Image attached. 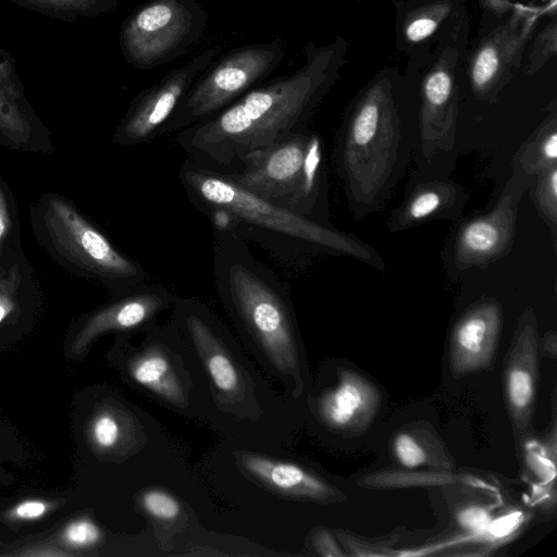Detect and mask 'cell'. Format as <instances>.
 Returning <instances> with one entry per match:
<instances>
[{"instance_id": "obj_3", "label": "cell", "mask_w": 557, "mask_h": 557, "mask_svg": "<svg viewBox=\"0 0 557 557\" xmlns=\"http://www.w3.org/2000/svg\"><path fill=\"white\" fill-rule=\"evenodd\" d=\"M178 180L212 228L227 230L258 244L286 270L299 268L302 260L320 252L348 255L383 268L375 251L363 243L251 193L224 170L187 159Z\"/></svg>"}, {"instance_id": "obj_33", "label": "cell", "mask_w": 557, "mask_h": 557, "mask_svg": "<svg viewBox=\"0 0 557 557\" xmlns=\"http://www.w3.org/2000/svg\"><path fill=\"white\" fill-rule=\"evenodd\" d=\"M62 537L66 544L84 548L98 543L101 539V531L91 520L78 519L66 525Z\"/></svg>"}, {"instance_id": "obj_17", "label": "cell", "mask_w": 557, "mask_h": 557, "mask_svg": "<svg viewBox=\"0 0 557 557\" xmlns=\"http://www.w3.org/2000/svg\"><path fill=\"white\" fill-rule=\"evenodd\" d=\"M381 401V391L370 379L351 369L338 368L336 383L311 399V409L329 430L357 434L372 423Z\"/></svg>"}, {"instance_id": "obj_15", "label": "cell", "mask_w": 557, "mask_h": 557, "mask_svg": "<svg viewBox=\"0 0 557 557\" xmlns=\"http://www.w3.org/2000/svg\"><path fill=\"white\" fill-rule=\"evenodd\" d=\"M177 295L160 283L147 282L119 293L117 298L95 311L78 332L73 348L83 351L98 336L109 332H143L172 309Z\"/></svg>"}, {"instance_id": "obj_7", "label": "cell", "mask_w": 557, "mask_h": 557, "mask_svg": "<svg viewBox=\"0 0 557 557\" xmlns=\"http://www.w3.org/2000/svg\"><path fill=\"white\" fill-rule=\"evenodd\" d=\"M286 53L281 38L235 48L212 62L195 81L164 125L161 135L178 133L216 114L262 84Z\"/></svg>"}, {"instance_id": "obj_20", "label": "cell", "mask_w": 557, "mask_h": 557, "mask_svg": "<svg viewBox=\"0 0 557 557\" xmlns=\"http://www.w3.org/2000/svg\"><path fill=\"white\" fill-rule=\"evenodd\" d=\"M35 115L11 54L0 47V136L16 146L33 136Z\"/></svg>"}, {"instance_id": "obj_6", "label": "cell", "mask_w": 557, "mask_h": 557, "mask_svg": "<svg viewBox=\"0 0 557 557\" xmlns=\"http://www.w3.org/2000/svg\"><path fill=\"white\" fill-rule=\"evenodd\" d=\"M322 157L320 137L305 128L221 170L251 193L318 221Z\"/></svg>"}, {"instance_id": "obj_21", "label": "cell", "mask_w": 557, "mask_h": 557, "mask_svg": "<svg viewBox=\"0 0 557 557\" xmlns=\"http://www.w3.org/2000/svg\"><path fill=\"white\" fill-rule=\"evenodd\" d=\"M465 194L451 183L434 181L417 186L391 220L393 230H404L429 220L451 215L462 207Z\"/></svg>"}, {"instance_id": "obj_19", "label": "cell", "mask_w": 557, "mask_h": 557, "mask_svg": "<svg viewBox=\"0 0 557 557\" xmlns=\"http://www.w3.org/2000/svg\"><path fill=\"white\" fill-rule=\"evenodd\" d=\"M236 460L243 472L280 495L327 505L347 502L339 488L297 463L251 453H237Z\"/></svg>"}, {"instance_id": "obj_12", "label": "cell", "mask_w": 557, "mask_h": 557, "mask_svg": "<svg viewBox=\"0 0 557 557\" xmlns=\"http://www.w3.org/2000/svg\"><path fill=\"white\" fill-rule=\"evenodd\" d=\"M531 178L515 171L496 206L459 228L453 252L456 268L485 265L507 253L513 240L518 205Z\"/></svg>"}, {"instance_id": "obj_26", "label": "cell", "mask_w": 557, "mask_h": 557, "mask_svg": "<svg viewBox=\"0 0 557 557\" xmlns=\"http://www.w3.org/2000/svg\"><path fill=\"white\" fill-rule=\"evenodd\" d=\"M451 3L437 1L413 11L406 20L404 35L411 44L421 42L431 37L449 15Z\"/></svg>"}, {"instance_id": "obj_31", "label": "cell", "mask_w": 557, "mask_h": 557, "mask_svg": "<svg viewBox=\"0 0 557 557\" xmlns=\"http://www.w3.org/2000/svg\"><path fill=\"white\" fill-rule=\"evenodd\" d=\"M557 52V23L553 18L532 42L531 53L529 57V64L527 67L528 74H534L542 66L556 55Z\"/></svg>"}, {"instance_id": "obj_23", "label": "cell", "mask_w": 557, "mask_h": 557, "mask_svg": "<svg viewBox=\"0 0 557 557\" xmlns=\"http://www.w3.org/2000/svg\"><path fill=\"white\" fill-rule=\"evenodd\" d=\"M473 480L454 471L385 468L362 475L357 484L366 490H399L471 483Z\"/></svg>"}, {"instance_id": "obj_32", "label": "cell", "mask_w": 557, "mask_h": 557, "mask_svg": "<svg viewBox=\"0 0 557 557\" xmlns=\"http://www.w3.org/2000/svg\"><path fill=\"white\" fill-rule=\"evenodd\" d=\"M338 541L347 549V555L352 556H386L394 555L393 546L397 541L396 535H392L383 541L368 542L357 535L345 532L337 533Z\"/></svg>"}, {"instance_id": "obj_36", "label": "cell", "mask_w": 557, "mask_h": 557, "mask_svg": "<svg viewBox=\"0 0 557 557\" xmlns=\"http://www.w3.org/2000/svg\"><path fill=\"white\" fill-rule=\"evenodd\" d=\"M48 510V504L38 499H27L17 504L11 516L20 520H33L42 517Z\"/></svg>"}, {"instance_id": "obj_30", "label": "cell", "mask_w": 557, "mask_h": 557, "mask_svg": "<svg viewBox=\"0 0 557 557\" xmlns=\"http://www.w3.org/2000/svg\"><path fill=\"white\" fill-rule=\"evenodd\" d=\"M139 504L144 511L157 521H175L182 512L178 499L159 488L145 491L139 496Z\"/></svg>"}, {"instance_id": "obj_29", "label": "cell", "mask_w": 557, "mask_h": 557, "mask_svg": "<svg viewBox=\"0 0 557 557\" xmlns=\"http://www.w3.org/2000/svg\"><path fill=\"white\" fill-rule=\"evenodd\" d=\"M458 528L471 537L487 534L494 525L493 508L480 503H469L459 507L455 513Z\"/></svg>"}, {"instance_id": "obj_16", "label": "cell", "mask_w": 557, "mask_h": 557, "mask_svg": "<svg viewBox=\"0 0 557 557\" xmlns=\"http://www.w3.org/2000/svg\"><path fill=\"white\" fill-rule=\"evenodd\" d=\"M537 322L531 308L520 317L504 363L507 412L517 434L529 429L535 408L539 374Z\"/></svg>"}, {"instance_id": "obj_34", "label": "cell", "mask_w": 557, "mask_h": 557, "mask_svg": "<svg viewBox=\"0 0 557 557\" xmlns=\"http://www.w3.org/2000/svg\"><path fill=\"white\" fill-rule=\"evenodd\" d=\"M20 284L18 267L14 265L0 280V323L12 312L15 306L16 290Z\"/></svg>"}, {"instance_id": "obj_5", "label": "cell", "mask_w": 557, "mask_h": 557, "mask_svg": "<svg viewBox=\"0 0 557 557\" xmlns=\"http://www.w3.org/2000/svg\"><path fill=\"white\" fill-rule=\"evenodd\" d=\"M170 321L185 348L196 355L214 403L237 419L257 420V385L227 327L203 301L177 296Z\"/></svg>"}, {"instance_id": "obj_8", "label": "cell", "mask_w": 557, "mask_h": 557, "mask_svg": "<svg viewBox=\"0 0 557 557\" xmlns=\"http://www.w3.org/2000/svg\"><path fill=\"white\" fill-rule=\"evenodd\" d=\"M206 23L197 0H149L122 24L123 57L139 70L172 62L199 41Z\"/></svg>"}, {"instance_id": "obj_1", "label": "cell", "mask_w": 557, "mask_h": 557, "mask_svg": "<svg viewBox=\"0 0 557 557\" xmlns=\"http://www.w3.org/2000/svg\"><path fill=\"white\" fill-rule=\"evenodd\" d=\"M347 41L336 37L306 45L295 72L256 86L236 101L177 133L176 143L201 164L230 169L242 157L306 127L315 108L339 78Z\"/></svg>"}, {"instance_id": "obj_2", "label": "cell", "mask_w": 557, "mask_h": 557, "mask_svg": "<svg viewBox=\"0 0 557 557\" xmlns=\"http://www.w3.org/2000/svg\"><path fill=\"white\" fill-rule=\"evenodd\" d=\"M213 230V280L220 302L244 344L292 399L307 386L306 361L287 284L257 259L248 243Z\"/></svg>"}, {"instance_id": "obj_4", "label": "cell", "mask_w": 557, "mask_h": 557, "mask_svg": "<svg viewBox=\"0 0 557 557\" xmlns=\"http://www.w3.org/2000/svg\"><path fill=\"white\" fill-rule=\"evenodd\" d=\"M400 117L388 78L373 81L358 98L344 131L341 163L350 196L372 205L398 162Z\"/></svg>"}, {"instance_id": "obj_28", "label": "cell", "mask_w": 557, "mask_h": 557, "mask_svg": "<svg viewBox=\"0 0 557 557\" xmlns=\"http://www.w3.org/2000/svg\"><path fill=\"white\" fill-rule=\"evenodd\" d=\"M90 436L99 449H114L126 436V419L111 410H102L91 421Z\"/></svg>"}, {"instance_id": "obj_11", "label": "cell", "mask_w": 557, "mask_h": 557, "mask_svg": "<svg viewBox=\"0 0 557 557\" xmlns=\"http://www.w3.org/2000/svg\"><path fill=\"white\" fill-rule=\"evenodd\" d=\"M216 50L202 51L139 92L116 127L114 141L135 146L161 136L162 129L197 77L214 61Z\"/></svg>"}, {"instance_id": "obj_27", "label": "cell", "mask_w": 557, "mask_h": 557, "mask_svg": "<svg viewBox=\"0 0 557 557\" xmlns=\"http://www.w3.org/2000/svg\"><path fill=\"white\" fill-rule=\"evenodd\" d=\"M533 197L543 220L550 230L553 240L557 236V165L536 175Z\"/></svg>"}, {"instance_id": "obj_25", "label": "cell", "mask_w": 557, "mask_h": 557, "mask_svg": "<svg viewBox=\"0 0 557 557\" xmlns=\"http://www.w3.org/2000/svg\"><path fill=\"white\" fill-rule=\"evenodd\" d=\"M44 15L73 22L110 12L117 0H7Z\"/></svg>"}, {"instance_id": "obj_22", "label": "cell", "mask_w": 557, "mask_h": 557, "mask_svg": "<svg viewBox=\"0 0 557 557\" xmlns=\"http://www.w3.org/2000/svg\"><path fill=\"white\" fill-rule=\"evenodd\" d=\"M392 454L400 468L454 471L455 460L434 431L425 426L399 430L392 438Z\"/></svg>"}, {"instance_id": "obj_14", "label": "cell", "mask_w": 557, "mask_h": 557, "mask_svg": "<svg viewBox=\"0 0 557 557\" xmlns=\"http://www.w3.org/2000/svg\"><path fill=\"white\" fill-rule=\"evenodd\" d=\"M458 49L447 46L422 82L420 140L425 157L449 150L454 143L458 115L456 65Z\"/></svg>"}, {"instance_id": "obj_18", "label": "cell", "mask_w": 557, "mask_h": 557, "mask_svg": "<svg viewBox=\"0 0 557 557\" xmlns=\"http://www.w3.org/2000/svg\"><path fill=\"white\" fill-rule=\"evenodd\" d=\"M502 327L500 306L482 301L456 322L449 343V369L454 377L488 369L496 354Z\"/></svg>"}, {"instance_id": "obj_37", "label": "cell", "mask_w": 557, "mask_h": 557, "mask_svg": "<svg viewBox=\"0 0 557 557\" xmlns=\"http://www.w3.org/2000/svg\"><path fill=\"white\" fill-rule=\"evenodd\" d=\"M539 352L545 358L555 359L557 356V336L555 331L550 330L544 334L541 342L539 339Z\"/></svg>"}, {"instance_id": "obj_9", "label": "cell", "mask_w": 557, "mask_h": 557, "mask_svg": "<svg viewBox=\"0 0 557 557\" xmlns=\"http://www.w3.org/2000/svg\"><path fill=\"white\" fill-rule=\"evenodd\" d=\"M44 221L53 243L69 259L117 293L150 282L141 263L119 251L64 200L50 198Z\"/></svg>"}, {"instance_id": "obj_24", "label": "cell", "mask_w": 557, "mask_h": 557, "mask_svg": "<svg viewBox=\"0 0 557 557\" xmlns=\"http://www.w3.org/2000/svg\"><path fill=\"white\" fill-rule=\"evenodd\" d=\"M557 165V117L553 112L521 147L513 159L515 171L535 176Z\"/></svg>"}, {"instance_id": "obj_13", "label": "cell", "mask_w": 557, "mask_h": 557, "mask_svg": "<svg viewBox=\"0 0 557 557\" xmlns=\"http://www.w3.org/2000/svg\"><path fill=\"white\" fill-rule=\"evenodd\" d=\"M533 28L534 17L513 15L480 41L468 66L470 84L476 96H496L507 84L520 65Z\"/></svg>"}, {"instance_id": "obj_38", "label": "cell", "mask_w": 557, "mask_h": 557, "mask_svg": "<svg viewBox=\"0 0 557 557\" xmlns=\"http://www.w3.org/2000/svg\"><path fill=\"white\" fill-rule=\"evenodd\" d=\"M10 228V214L2 190L0 189V255L3 242Z\"/></svg>"}, {"instance_id": "obj_10", "label": "cell", "mask_w": 557, "mask_h": 557, "mask_svg": "<svg viewBox=\"0 0 557 557\" xmlns=\"http://www.w3.org/2000/svg\"><path fill=\"white\" fill-rule=\"evenodd\" d=\"M135 346L125 345V373L136 387L171 409L187 414L196 408V386L176 329L169 321L143 331Z\"/></svg>"}, {"instance_id": "obj_35", "label": "cell", "mask_w": 557, "mask_h": 557, "mask_svg": "<svg viewBox=\"0 0 557 557\" xmlns=\"http://www.w3.org/2000/svg\"><path fill=\"white\" fill-rule=\"evenodd\" d=\"M311 544L315 553L325 557H344V552L337 543L335 536L326 529L315 531L311 537Z\"/></svg>"}]
</instances>
